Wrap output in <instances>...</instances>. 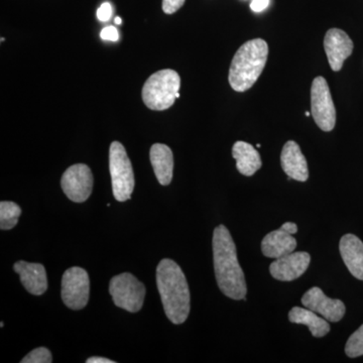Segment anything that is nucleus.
I'll return each instance as SVG.
<instances>
[{
	"label": "nucleus",
	"mask_w": 363,
	"mask_h": 363,
	"mask_svg": "<svg viewBox=\"0 0 363 363\" xmlns=\"http://www.w3.org/2000/svg\"><path fill=\"white\" fill-rule=\"evenodd\" d=\"M114 304L130 313L140 311L145 302V286L130 272L118 274L109 284Z\"/></svg>",
	"instance_id": "nucleus-6"
},
{
	"label": "nucleus",
	"mask_w": 363,
	"mask_h": 363,
	"mask_svg": "<svg viewBox=\"0 0 363 363\" xmlns=\"http://www.w3.org/2000/svg\"><path fill=\"white\" fill-rule=\"evenodd\" d=\"M116 21V25H121V23H123V21H121V18H119V16H116V21Z\"/></svg>",
	"instance_id": "nucleus-28"
},
{
	"label": "nucleus",
	"mask_w": 363,
	"mask_h": 363,
	"mask_svg": "<svg viewBox=\"0 0 363 363\" xmlns=\"http://www.w3.org/2000/svg\"><path fill=\"white\" fill-rule=\"evenodd\" d=\"M181 87L180 75L172 69L152 74L143 88V100L152 111H166L177 99Z\"/></svg>",
	"instance_id": "nucleus-4"
},
{
	"label": "nucleus",
	"mask_w": 363,
	"mask_h": 363,
	"mask_svg": "<svg viewBox=\"0 0 363 363\" xmlns=\"http://www.w3.org/2000/svg\"><path fill=\"white\" fill-rule=\"evenodd\" d=\"M157 285L164 313L173 324L187 320L191 309V296L187 279L174 260L164 259L157 267Z\"/></svg>",
	"instance_id": "nucleus-2"
},
{
	"label": "nucleus",
	"mask_w": 363,
	"mask_h": 363,
	"mask_svg": "<svg viewBox=\"0 0 363 363\" xmlns=\"http://www.w3.org/2000/svg\"><path fill=\"white\" fill-rule=\"evenodd\" d=\"M311 112L320 130L331 131L335 128V105L332 99L328 83L321 76L315 78L312 83Z\"/></svg>",
	"instance_id": "nucleus-7"
},
{
	"label": "nucleus",
	"mask_w": 363,
	"mask_h": 363,
	"mask_svg": "<svg viewBox=\"0 0 363 363\" xmlns=\"http://www.w3.org/2000/svg\"><path fill=\"white\" fill-rule=\"evenodd\" d=\"M233 156L236 160V169L243 176L255 175L262 168V162L259 152L250 143L245 142L234 143Z\"/></svg>",
	"instance_id": "nucleus-18"
},
{
	"label": "nucleus",
	"mask_w": 363,
	"mask_h": 363,
	"mask_svg": "<svg viewBox=\"0 0 363 363\" xmlns=\"http://www.w3.org/2000/svg\"><path fill=\"white\" fill-rule=\"evenodd\" d=\"M341 257L354 278L363 281V242L353 234H346L339 243Z\"/></svg>",
	"instance_id": "nucleus-16"
},
{
	"label": "nucleus",
	"mask_w": 363,
	"mask_h": 363,
	"mask_svg": "<svg viewBox=\"0 0 363 363\" xmlns=\"http://www.w3.org/2000/svg\"><path fill=\"white\" fill-rule=\"evenodd\" d=\"M212 245L215 277L221 292L233 300H245L247 286L245 272L238 262L233 236L225 226L214 229Z\"/></svg>",
	"instance_id": "nucleus-1"
},
{
	"label": "nucleus",
	"mask_w": 363,
	"mask_h": 363,
	"mask_svg": "<svg viewBox=\"0 0 363 363\" xmlns=\"http://www.w3.org/2000/svg\"><path fill=\"white\" fill-rule=\"evenodd\" d=\"M13 269L20 274L21 284L28 293L40 296L48 290L47 272L43 264L20 260L14 264Z\"/></svg>",
	"instance_id": "nucleus-15"
},
{
	"label": "nucleus",
	"mask_w": 363,
	"mask_h": 363,
	"mask_svg": "<svg viewBox=\"0 0 363 363\" xmlns=\"http://www.w3.org/2000/svg\"><path fill=\"white\" fill-rule=\"evenodd\" d=\"M112 16V7L109 2H104L101 6L98 9L97 18L100 21H108Z\"/></svg>",
	"instance_id": "nucleus-25"
},
{
	"label": "nucleus",
	"mask_w": 363,
	"mask_h": 363,
	"mask_svg": "<svg viewBox=\"0 0 363 363\" xmlns=\"http://www.w3.org/2000/svg\"><path fill=\"white\" fill-rule=\"evenodd\" d=\"M348 357L355 358L363 355V324L348 339L345 346Z\"/></svg>",
	"instance_id": "nucleus-21"
},
{
	"label": "nucleus",
	"mask_w": 363,
	"mask_h": 363,
	"mask_svg": "<svg viewBox=\"0 0 363 363\" xmlns=\"http://www.w3.org/2000/svg\"><path fill=\"white\" fill-rule=\"evenodd\" d=\"M109 171L114 198L119 202L130 200L135 189V174L130 157L121 143H111L109 150Z\"/></svg>",
	"instance_id": "nucleus-5"
},
{
	"label": "nucleus",
	"mask_w": 363,
	"mask_h": 363,
	"mask_svg": "<svg viewBox=\"0 0 363 363\" xmlns=\"http://www.w3.org/2000/svg\"><path fill=\"white\" fill-rule=\"evenodd\" d=\"M62 298L64 304L72 310L85 308L89 301L90 279L88 272L82 267L67 269L62 279Z\"/></svg>",
	"instance_id": "nucleus-8"
},
{
	"label": "nucleus",
	"mask_w": 363,
	"mask_h": 363,
	"mask_svg": "<svg viewBox=\"0 0 363 363\" xmlns=\"http://www.w3.org/2000/svg\"><path fill=\"white\" fill-rule=\"evenodd\" d=\"M185 4V0H162V11L167 14L177 13Z\"/></svg>",
	"instance_id": "nucleus-23"
},
{
	"label": "nucleus",
	"mask_w": 363,
	"mask_h": 363,
	"mask_svg": "<svg viewBox=\"0 0 363 363\" xmlns=\"http://www.w3.org/2000/svg\"><path fill=\"white\" fill-rule=\"evenodd\" d=\"M21 214V207L16 203L1 201L0 203V228L9 230L18 224Z\"/></svg>",
	"instance_id": "nucleus-20"
},
{
	"label": "nucleus",
	"mask_w": 363,
	"mask_h": 363,
	"mask_svg": "<svg viewBox=\"0 0 363 363\" xmlns=\"http://www.w3.org/2000/svg\"><path fill=\"white\" fill-rule=\"evenodd\" d=\"M176 96H177V98H179V97H180V93H179V92H178V93H177V95H176Z\"/></svg>",
	"instance_id": "nucleus-30"
},
{
	"label": "nucleus",
	"mask_w": 363,
	"mask_h": 363,
	"mask_svg": "<svg viewBox=\"0 0 363 363\" xmlns=\"http://www.w3.org/2000/svg\"><path fill=\"white\" fill-rule=\"evenodd\" d=\"M269 45L255 39L245 43L234 55L229 69V84L236 92H245L255 85L266 67Z\"/></svg>",
	"instance_id": "nucleus-3"
},
{
	"label": "nucleus",
	"mask_w": 363,
	"mask_h": 363,
	"mask_svg": "<svg viewBox=\"0 0 363 363\" xmlns=\"http://www.w3.org/2000/svg\"><path fill=\"white\" fill-rule=\"evenodd\" d=\"M311 257L308 252H292L276 259L269 266V272L274 279L281 281H291L300 278L309 267Z\"/></svg>",
	"instance_id": "nucleus-12"
},
{
	"label": "nucleus",
	"mask_w": 363,
	"mask_h": 363,
	"mask_svg": "<svg viewBox=\"0 0 363 363\" xmlns=\"http://www.w3.org/2000/svg\"><path fill=\"white\" fill-rule=\"evenodd\" d=\"M306 116H310V112L309 111L306 112Z\"/></svg>",
	"instance_id": "nucleus-29"
},
{
	"label": "nucleus",
	"mask_w": 363,
	"mask_h": 363,
	"mask_svg": "<svg viewBox=\"0 0 363 363\" xmlns=\"http://www.w3.org/2000/svg\"><path fill=\"white\" fill-rule=\"evenodd\" d=\"M298 233V226L292 222H286L278 230L272 231L264 236L262 242V252L267 257L279 259L294 252L297 240L293 234Z\"/></svg>",
	"instance_id": "nucleus-10"
},
{
	"label": "nucleus",
	"mask_w": 363,
	"mask_h": 363,
	"mask_svg": "<svg viewBox=\"0 0 363 363\" xmlns=\"http://www.w3.org/2000/svg\"><path fill=\"white\" fill-rule=\"evenodd\" d=\"M352 40L347 33L339 28H331L325 35L324 48L332 70L340 71L344 62L353 52Z\"/></svg>",
	"instance_id": "nucleus-13"
},
{
	"label": "nucleus",
	"mask_w": 363,
	"mask_h": 363,
	"mask_svg": "<svg viewBox=\"0 0 363 363\" xmlns=\"http://www.w3.org/2000/svg\"><path fill=\"white\" fill-rule=\"evenodd\" d=\"M52 362L51 351L45 347L35 348L21 359V363H51Z\"/></svg>",
	"instance_id": "nucleus-22"
},
{
	"label": "nucleus",
	"mask_w": 363,
	"mask_h": 363,
	"mask_svg": "<svg viewBox=\"0 0 363 363\" xmlns=\"http://www.w3.org/2000/svg\"><path fill=\"white\" fill-rule=\"evenodd\" d=\"M87 363H114L113 360L108 359V358L93 357L88 358L86 360Z\"/></svg>",
	"instance_id": "nucleus-27"
},
{
	"label": "nucleus",
	"mask_w": 363,
	"mask_h": 363,
	"mask_svg": "<svg viewBox=\"0 0 363 363\" xmlns=\"http://www.w3.org/2000/svg\"><path fill=\"white\" fill-rule=\"evenodd\" d=\"M100 37L104 40H109V42H117L119 39L118 30L116 26H105L104 30L100 33Z\"/></svg>",
	"instance_id": "nucleus-24"
},
{
	"label": "nucleus",
	"mask_w": 363,
	"mask_h": 363,
	"mask_svg": "<svg viewBox=\"0 0 363 363\" xmlns=\"http://www.w3.org/2000/svg\"><path fill=\"white\" fill-rule=\"evenodd\" d=\"M269 6V0H252V4H250V9L255 13H260Z\"/></svg>",
	"instance_id": "nucleus-26"
},
{
	"label": "nucleus",
	"mask_w": 363,
	"mask_h": 363,
	"mask_svg": "<svg viewBox=\"0 0 363 363\" xmlns=\"http://www.w3.org/2000/svg\"><path fill=\"white\" fill-rule=\"evenodd\" d=\"M302 304L321 315L327 321L339 322L345 315L346 308L342 301L327 297L318 286L310 289L304 294Z\"/></svg>",
	"instance_id": "nucleus-11"
},
{
	"label": "nucleus",
	"mask_w": 363,
	"mask_h": 363,
	"mask_svg": "<svg viewBox=\"0 0 363 363\" xmlns=\"http://www.w3.org/2000/svg\"><path fill=\"white\" fill-rule=\"evenodd\" d=\"M150 162L157 181L162 186H168L173 179L174 156L168 145L155 143L150 149Z\"/></svg>",
	"instance_id": "nucleus-17"
},
{
	"label": "nucleus",
	"mask_w": 363,
	"mask_h": 363,
	"mask_svg": "<svg viewBox=\"0 0 363 363\" xmlns=\"http://www.w3.org/2000/svg\"><path fill=\"white\" fill-rule=\"evenodd\" d=\"M281 168L289 178L298 182H306L309 178L307 160L297 143L289 140L284 145L281 155Z\"/></svg>",
	"instance_id": "nucleus-14"
},
{
	"label": "nucleus",
	"mask_w": 363,
	"mask_h": 363,
	"mask_svg": "<svg viewBox=\"0 0 363 363\" xmlns=\"http://www.w3.org/2000/svg\"><path fill=\"white\" fill-rule=\"evenodd\" d=\"M93 174L89 167L84 164H76L67 169L61 179L64 193L71 201L85 202L93 190Z\"/></svg>",
	"instance_id": "nucleus-9"
},
{
	"label": "nucleus",
	"mask_w": 363,
	"mask_h": 363,
	"mask_svg": "<svg viewBox=\"0 0 363 363\" xmlns=\"http://www.w3.org/2000/svg\"><path fill=\"white\" fill-rule=\"evenodd\" d=\"M289 320L292 323L306 325L314 337H324L330 332L328 321L306 307H294L289 313Z\"/></svg>",
	"instance_id": "nucleus-19"
}]
</instances>
